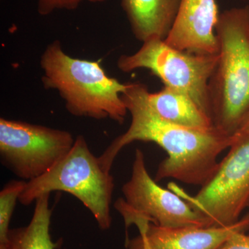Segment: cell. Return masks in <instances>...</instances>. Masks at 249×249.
Here are the masks:
<instances>
[{
  "label": "cell",
  "instance_id": "1",
  "mask_svg": "<svg viewBox=\"0 0 249 249\" xmlns=\"http://www.w3.org/2000/svg\"><path fill=\"white\" fill-rule=\"evenodd\" d=\"M148 93L146 85L128 83L122 98L132 117L130 125L98 157L100 163L110 173L124 147L138 141L153 142L168 154L159 165L155 181L173 178L186 184L203 186L217 170L218 156L233 143V137L214 127L189 128L164 120L150 106Z\"/></svg>",
  "mask_w": 249,
  "mask_h": 249
},
{
  "label": "cell",
  "instance_id": "2",
  "mask_svg": "<svg viewBox=\"0 0 249 249\" xmlns=\"http://www.w3.org/2000/svg\"><path fill=\"white\" fill-rule=\"evenodd\" d=\"M44 88L59 93L76 117L124 124L128 111L122 98L128 83L108 76L101 61L70 56L59 40L47 45L40 60Z\"/></svg>",
  "mask_w": 249,
  "mask_h": 249
},
{
  "label": "cell",
  "instance_id": "3",
  "mask_svg": "<svg viewBox=\"0 0 249 249\" xmlns=\"http://www.w3.org/2000/svg\"><path fill=\"white\" fill-rule=\"evenodd\" d=\"M219 52L210 78V115L215 128L233 137L249 115V6L219 14Z\"/></svg>",
  "mask_w": 249,
  "mask_h": 249
},
{
  "label": "cell",
  "instance_id": "4",
  "mask_svg": "<svg viewBox=\"0 0 249 249\" xmlns=\"http://www.w3.org/2000/svg\"><path fill=\"white\" fill-rule=\"evenodd\" d=\"M114 179L104 170L86 139L79 135L68 154L40 178L27 181L19 197L23 206L53 191L70 193L83 203L102 230L111 227V204Z\"/></svg>",
  "mask_w": 249,
  "mask_h": 249
},
{
  "label": "cell",
  "instance_id": "5",
  "mask_svg": "<svg viewBox=\"0 0 249 249\" xmlns=\"http://www.w3.org/2000/svg\"><path fill=\"white\" fill-rule=\"evenodd\" d=\"M217 59L218 54L183 52L173 48L163 39L155 38L142 42L134 53L121 55L117 67L124 73L139 69L149 70L164 86L188 95L211 118L209 83Z\"/></svg>",
  "mask_w": 249,
  "mask_h": 249
},
{
  "label": "cell",
  "instance_id": "6",
  "mask_svg": "<svg viewBox=\"0 0 249 249\" xmlns=\"http://www.w3.org/2000/svg\"><path fill=\"white\" fill-rule=\"evenodd\" d=\"M124 198L114 206L124 218L126 229L139 230L149 224L160 227H206L204 217L175 192L162 188L147 171L143 152L137 149L132 175L122 187Z\"/></svg>",
  "mask_w": 249,
  "mask_h": 249
},
{
  "label": "cell",
  "instance_id": "7",
  "mask_svg": "<svg viewBox=\"0 0 249 249\" xmlns=\"http://www.w3.org/2000/svg\"><path fill=\"white\" fill-rule=\"evenodd\" d=\"M229 149L196 196L169 186L204 217L206 227L232 225L249 206V137L235 141Z\"/></svg>",
  "mask_w": 249,
  "mask_h": 249
},
{
  "label": "cell",
  "instance_id": "8",
  "mask_svg": "<svg viewBox=\"0 0 249 249\" xmlns=\"http://www.w3.org/2000/svg\"><path fill=\"white\" fill-rule=\"evenodd\" d=\"M70 132L22 121L0 119V156L18 178L31 181L45 175L71 150Z\"/></svg>",
  "mask_w": 249,
  "mask_h": 249
},
{
  "label": "cell",
  "instance_id": "9",
  "mask_svg": "<svg viewBox=\"0 0 249 249\" xmlns=\"http://www.w3.org/2000/svg\"><path fill=\"white\" fill-rule=\"evenodd\" d=\"M219 16L216 0H181L165 42L183 52L217 55L219 44L215 28Z\"/></svg>",
  "mask_w": 249,
  "mask_h": 249
},
{
  "label": "cell",
  "instance_id": "10",
  "mask_svg": "<svg viewBox=\"0 0 249 249\" xmlns=\"http://www.w3.org/2000/svg\"><path fill=\"white\" fill-rule=\"evenodd\" d=\"M249 229V213L228 227H160L149 224L145 235L153 249H218L234 232Z\"/></svg>",
  "mask_w": 249,
  "mask_h": 249
},
{
  "label": "cell",
  "instance_id": "11",
  "mask_svg": "<svg viewBox=\"0 0 249 249\" xmlns=\"http://www.w3.org/2000/svg\"><path fill=\"white\" fill-rule=\"evenodd\" d=\"M181 0H121L132 34L137 40H165L171 31Z\"/></svg>",
  "mask_w": 249,
  "mask_h": 249
},
{
  "label": "cell",
  "instance_id": "12",
  "mask_svg": "<svg viewBox=\"0 0 249 249\" xmlns=\"http://www.w3.org/2000/svg\"><path fill=\"white\" fill-rule=\"evenodd\" d=\"M148 101L162 119L189 128L208 129L214 127L212 120L188 95L163 87L155 93H148Z\"/></svg>",
  "mask_w": 249,
  "mask_h": 249
},
{
  "label": "cell",
  "instance_id": "13",
  "mask_svg": "<svg viewBox=\"0 0 249 249\" xmlns=\"http://www.w3.org/2000/svg\"><path fill=\"white\" fill-rule=\"evenodd\" d=\"M50 193L36 201L30 222L24 227L10 229L6 242L0 249H56L59 242H54L50 235L52 209L49 207Z\"/></svg>",
  "mask_w": 249,
  "mask_h": 249
},
{
  "label": "cell",
  "instance_id": "14",
  "mask_svg": "<svg viewBox=\"0 0 249 249\" xmlns=\"http://www.w3.org/2000/svg\"><path fill=\"white\" fill-rule=\"evenodd\" d=\"M26 184L27 181L24 180H13L0 192V244L4 243L7 239L16 202L19 201Z\"/></svg>",
  "mask_w": 249,
  "mask_h": 249
},
{
  "label": "cell",
  "instance_id": "15",
  "mask_svg": "<svg viewBox=\"0 0 249 249\" xmlns=\"http://www.w3.org/2000/svg\"><path fill=\"white\" fill-rule=\"evenodd\" d=\"M84 0H37V10L42 16H47L58 10L74 11Z\"/></svg>",
  "mask_w": 249,
  "mask_h": 249
},
{
  "label": "cell",
  "instance_id": "16",
  "mask_svg": "<svg viewBox=\"0 0 249 249\" xmlns=\"http://www.w3.org/2000/svg\"><path fill=\"white\" fill-rule=\"evenodd\" d=\"M218 249H249V234L245 232H234Z\"/></svg>",
  "mask_w": 249,
  "mask_h": 249
},
{
  "label": "cell",
  "instance_id": "17",
  "mask_svg": "<svg viewBox=\"0 0 249 249\" xmlns=\"http://www.w3.org/2000/svg\"><path fill=\"white\" fill-rule=\"evenodd\" d=\"M126 248L127 249H153L149 245L146 237L142 234L132 240H126Z\"/></svg>",
  "mask_w": 249,
  "mask_h": 249
},
{
  "label": "cell",
  "instance_id": "18",
  "mask_svg": "<svg viewBox=\"0 0 249 249\" xmlns=\"http://www.w3.org/2000/svg\"><path fill=\"white\" fill-rule=\"evenodd\" d=\"M247 137H249V115L246 118L245 120L239 127L238 130L234 134V142L235 141L239 140V139L245 138Z\"/></svg>",
  "mask_w": 249,
  "mask_h": 249
},
{
  "label": "cell",
  "instance_id": "19",
  "mask_svg": "<svg viewBox=\"0 0 249 249\" xmlns=\"http://www.w3.org/2000/svg\"><path fill=\"white\" fill-rule=\"evenodd\" d=\"M89 2L93 3V4H99V3H103L107 1V0H87Z\"/></svg>",
  "mask_w": 249,
  "mask_h": 249
},
{
  "label": "cell",
  "instance_id": "20",
  "mask_svg": "<svg viewBox=\"0 0 249 249\" xmlns=\"http://www.w3.org/2000/svg\"><path fill=\"white\" fill-rule=\"evenodd\" d=\"M242 1H246V0H242Z\"/></svg>",
  "mask_w": 249,
  "mask_h": 249
},
{
  "label": "cell",
  "instance_id": "21",
  "mask_svg": "<svg viewBox=\"0 0 249 249\" xmlns=\"http://www.w3.org/2000/svg\"></svg>",
  "mask_w": 249,
  "mask_h": 249
}]
</instances>
